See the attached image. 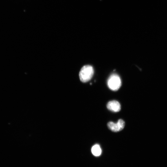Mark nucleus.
Here are the masks:
<instances>
[{
	"instance_id": "obj_5",
	"label": "nucleus",
	"mask_w": 167,
	"mask_h": 167,
	"mask_svg": "<svg viewBox=\"0 0 167 167\" xmlns=\"http://www.w3.org/2000/svg\"><path fill=\"white\" fill-rule=\"evenodd\" d=\"M91 151L93 155L96 156H100L102 153L100 146L98 144H96L93 146L92 148Z\"/></svg>"
},
{
	"instance_id": "obj_1",
	"label": "nucleus",
	"mask_w": 167,
	"mask_h": 167,
	"mask_svg": "<svg viewBox=\"0 0 167 167\" xmlns=\"http://www.w3.org/2000/svg\"><path fill=\"white\" fill-rule=\"evenodd\" d=\"M93 68L90 65L84 66L81 69L79 74L81 81L85 83L90 81L94 74Z\"/></svg>"
},
{
	"instance_id": "obj_4",
	"label": "nucleus",
	"mask_w": 167,
	"mask_h": 167,
	"mask_svg": "<svg viewBox=\"0 0 167 167\" xmlns=\"http://www.w3.org/2000/svg\"><path fill=\"white\" fill-rule=\"evenodd\" d=\"M106 106L109 110L115 113L118 112L121 110L120 104L118 101L116 100L109 102Z\"/></svg>"
},
{
	"instance_id": "obj_3",
	"label": "nucleus",
	"mask_w": 167,
	"mask_h": 167,
	"mask_svg": "<svg viewBox=\"0 0 167 167\" xmlns=\"http://www.w3.org/2000/svg\"><path fill=\"white\" fill-rule=\"evenodd\" d=\"M125 123L122 119H120L117 123L110 122L107 124V127L111 131L117 132L121 131L124 128Z\"/></svg>"
},
{
	"instance_id": "obj_2",
	"label": "nucleus",
	"mask_w": 167,
	"mask_h": 167,
	"mask_svg": "<svg viewBox=\"0 0 167 167\" xmlns=\"http://www.w3.org/2000/svg\"><path fill=\"white\" fill-rule=\"evenodd\" d=\"M107 85L111 90L117 91L121 85V81L120 77L116 74L111 75L108 79Z\"/></svg>"
}]
</instances>
